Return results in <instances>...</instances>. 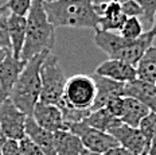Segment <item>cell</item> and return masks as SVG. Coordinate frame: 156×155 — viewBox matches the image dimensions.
I'll return each instance as SVG.
<instances>
[{
	"mask_svg": "<svg viewBox=\"0 0 156 155\" xmlns=\"http://www.w3.org/2000/svg\"><path fill=\"white\" fill-rule=\"evenodd\" d=\"M124 96L139 100L152 112H156V84L136 78L125 84Z\"/></svg>",
	"mask_w": 156,
	"mask_h": 155,
	"instance_id": "obj_15",
	"label": "cell"
},
{
	"mask_svg": "<svg viewBox=\"0 0 156 155\" xmlns=\"http://www.w3.org/2000/svg\"><path fill=\"white\" fill-rule=\"evenodd\" d=\"M154 39H155V35L149 30L145 31L140 38L131 41L124 49L120 50L115 58H117V59H122V61H125V62L136 66L139 63V61L141 59V57L144 56L145 51L152 46Z\"/></svg>",
	"mask_w": 156,
	"mask_h": 155,
	"instance_id": "obj_16",
	"label": "cell"
},
{
	"mask_svg": "<svg viewBox=\"0 0 156 155\" xmlns=\"http://www.w3.org/2000/svg\"><path fill=\"white\" fill-rule=\"evenodd\" d=\"M81 155H104V154H100V153H94V151H89V150H83L82 153H81Z\"/></svg>",
	"mask_w": 156,
	"mask_h": 155,
	"instance_id": "obj_38",
	"label": "cell"
},
{
	"mask_svg": "<svg viewBox=\"0 0 156 155\" xmlns=\"http://www.w3.org/2000/svg\"><path fill=\"white\" fill-rule=\"evenodd\" d=\"M43 4L48 20L55 27L98 30V15L92 0H54Z\"/></svg>",
	"mask_w": 156,
	"mask_h": 155,
	"instance_id": "obj_2",
	"label": "cell"
},
{
	"mask_svg": "<svg viewBox=\"0 0 156 155\" xmlns=\"http://www.w3.org/2000/svg\"><path fill=\"white\" fill-rule=\"evenodd\" d=\"M94 9L98 15V28L101 30L120 31L126 20V16L121 8V2L117 0L94 4Z\"/></svg>",
	"mask_w": 156,
	"mask_h": 155,
	"instance_id": "obj_11",
	"label": "cell"
},
{
	"mask_svg": "<svg viewBox=\"0 0 156 155\" xmlns=\"http://www.w3.org/2000/svg\"><path fill=\"white\" fill-rule=\"evenodd\" d=\"M151 109L141 101L124 96V108H122V114L120 116V120L125 124L131 125V127L139 128L143 119L147 116Z\"/></svg>",
	"mask_w": 156,
	"mask_h": 155,
	"instance_id": "obj_19",
	"label": "cell"
},
{
	"mask_svg": "<svg viewBox=\"0 0 156 155\" xmlns=\"http://www.w3.org/2000/svg\"><path fill=\"white\" fill-rule=\"evenodd\" d=\"M139 130L143 134V136L145 138L148 144H151L152 140L156 139V112H149L141 120Z\"/></svg>",
	"mask_w": 156,
	"mask_h": 155,
	"instance_id": "obj_25",
	"label": "cell"
},
{
	"mask_svg": "<svg viewBox=\"0 0 156 155\" xmlns=\"http://www.w3.org/2000/svg\"><path fill=\"white\" fill-rule=\"evenodd\" d=\"M141 155H144V153H143V154H141Z\"/></svg>",
	"mask_w": 156,
	"mask_h": 155,
	"instance_id": "obj_41",
	"label": "cell"
},
{
	"mask_svg": "<svg viewBox=\"0 0 156 155\" xmlns=\"http://www.w3.org/2000/svg\"><path fill=\"white\" fill-rule=\"evenodd\" d=\"M144 155H156V139L151 142L148 148L144 151Z\"/></svg>",
	"mask_w": 156,
	"mask_h": 155,
	"instance_id": "obj_34",
	"label": "cell"
},
{
	"mask_svg": "<svg viewBox=\"0 0 156 155\" xmlns=\"http://www.w3.org/2000/svg\"><path fill=\"white\" fill-rule=\"evenodd\" d=\"M97 96V85L93 76L76 74L67 78L62 100L80 109H92Z\"/></svg>",
	"mask_w": 156,
	"mask_h": 155,
	"instance_id": "obj_5",
	"label": "cell"
},
{
	"mask_svg": "<svg viewBox=\"0 0 156 155\" xmlns=\"http://www.w3.org/2000/svg\"><path fill=\"white\" fill-rule=\"evenodd\" d=\"M105 108L113 116L120 119V116L122 114V108H124V96H117V97H113L112 100H109V103L106 104Z\"/></svg>",
	"mask_w": 156,
	"mask_h": 155,
	"instance_id": "obj_31",
	"label": "cell"
},
{
	"mask_svg": "<svg viewBox=\"0 0 156 155\" xmlns=\"http://www.w3.org/2000/svg\"><path fill=\"white\" fill-rule=\"evenodd\" d=\"M120 34H121L125 39H129V41L140 38L141 35L144 34V31H143L141 19L137 18V16L126 18L125 23L122 24L121 30H120Z\"/></svg>",
	"mask_w": 156,
	"mask_h": 155,
	"instance_id": "obj_24",
	"label": "cell"
},
{
	"mask_svg": "<svg viewBox=\"0 0 156 155\" xmlns=\"http://www.w3.org/2000/svg\"><path fill=\"white\" fill-rule=\"evenodd\" d=\"M26 65L24 61L18 59L9 53L3 62H0V104L11 97L14 86Z\"/></svg>",
	"mask_w": 156,
	"mask_h": 155,
	"instance_id": "obj_8",
	"label": "cell"
},
{
	"mask_svg": "<svg viewBox=\"0 0 156 155\" xmlns=\"http://www.w3.org/2000/svg\"><path fill=\"white\" fill-rule=\"evenodd\" d=\"M137 78L156 84V47L151 46L136 65Z\"/></svg>",
	"mask_w": 156,
	"mask_h": 155,
	"instance_id": "obj_22",
	"label": "cell"
},
{
	"mask_svg": "<svg viewBox=\"0 0 156 155\" xmlns=\"http://www.w3.org/2000/svg\"><path fill=\"white\" fill-rule=\"evenodd\" d=\"M19 144H20V155H44L43 151L27 136L22 139Z\"/></svg>",
	"mask_w": 156,
	"mask_h": 155,
	"instance_id": "obj_30",
	"label": "cell"
},
{
	"mask_svg": "<svg viewBox=\"0 0 156 155\" xmlns=\"http://www.w3.org/2000/svg\"><path fill=\"white\" fill-rule=\"evenodd\" d=\"M94 45L101 51L106 54L109 58H115L120 50H122L129 43V39H125L121 34H117L115 31L106 30H96L94 34Z\"/></svg>",
	"mask_w": 156,
	"mask_h": 155,
	"instance_id": "obj_17",
	"label": "cell"
},
{
	"mask_svg": "<svg viewBox=\"0 0 156 155\" xmlns=\"http://www.w3.org/2000/svg\"><path fill=\"white\" fill-rule=\"evenodd\" d=\"M109 134L119 142L120 146L128 148L135 155H141L149 146L139 128L131 127V125L125 124L122 121L115 125L109 131Z\"/></svg>",
	"mask_w": 156,
	"mask_h": 155,
	"instance_id": "obj_10",
	"label": "cell"
},
{
	"mask_svg": "<svg viewBox=\"0 0 156 155\" xmlns=\"http://www.w3.org/2000/svg\"><path fill=\"white\" fill-rule=\"evenodd\" d=\"M7 12H9V11L7 9V7H5L4 4H3V5H0V15H3V14H7Z\"/></svg>",
	"mask_w": 156,
	"mask_h": 155,
	"instance_id": "obj_39",
	"label": "cell"
},
{
	"mask_svg": "<svg viewBox=\"0 0 156 155\" xmlns=\"http://www.w3.org/2000/svg\"><path fill=\"white\" fill-rule=\"evenodd\" d=\"M94 73L124 84L131 82L137 78L136 66H133L122 59H117V58H108L106 61L101 62L96 67Z\"/></svg>",
	"mask_w": 156,
	"mask_h": 155,
	"instance_id": "obj_12",
	"label": "cell"
},
{
	"mask_svg": "<svg viewBox=\"0 0 156 155\" xmlns=\"http://www.w3.org/2000/svg\"><path fill=\"white\" fill-rule=\"evenodd\" d=\"M54 138L58 155H81L85 150L81 139L69 130L54 132Z\"/></svg>",
	"mask_w": 156,
	"mask_h": 155,
	"instance_id": "obj_20",
	"label": "cell"
},
{
	"mask_svg": "<svg viewBox=\"0 0 156 155\" xmlns=\"http://www.w3.org/2000/svg\"><path fill=\"white\" fill-rule=\"evenodd\" d=\"M47 54L48 53L39 54L26 62L9 97L20 111L28 116L32 115V111L41 97V66Z\"/></svg>",
	"mask_w": 156,
	"mask_h": 155,
	"instance_id": "obj_3",
	"label": "cell"
},
{
	"mask_svg": "<svg viewBox=\"0 0 156 155\" xmlns=\"http://www.w3.org/2000/svg\"><path fill=\"white\" fill-rule=\"evenodd\" d=\"M58 106L61 108L62 111V115H63V119L67 124L70 123H80V121H83L87 116L90 115V109H80V108H74V106L69 105L67 103H65L63 100H61L58 103Z\"/></svg>",
	"mask_w": 156,
	"mask_h": 155,
	"instance_id": "obj_23",
	"label": "cell"
},
{
	"mask_svg": "<svg viewBox=\"0 0 156 155\" xmlns=\"http://www.w3.org/2000/svg\"><path fill=\"white\" fill-rule=\"evenodd\" d=\"M43 2H46V3H50V2H54V0H43Z\"/></svg>",
	"mask_w": 156,
	"mask_h": 155,
	"instance_id": "obj_40",
	"label": "cell"
},
{
	"mask_svg": "<svg viewBox=\"0 0 156 155\" xmlns=\"http://www.w3.org/2000/svg\"><path fill=\"white\" fill-rule=\"evenodd\" d=\"M8 28H9L12 56L18 58V59H20V54L26 41V33H27V16H20V15L9 12Z\"/></svg>",
	"mask_w": 156,
	"mask_h": 155,
	"instance_id": "obj_18",
	"label": "cell"
},
{
	"mask_svg": "<svg viewBox=\"0 0 156 155\" xmlns=\"http://www.w3.org/2000/svg\"><path fill=\"white\" fill-rule=\"evenodd\" d=\"M32 2L34 0H7L4 5L11 14L20 15V16H27L31 9Z\"/></svg>",
	"mask_w": 156,
	"mask_h": 155,
	"instance_id": "obj_26",
	"label": "cell"
},
{
	"mask_svg": "<svg viewBox=\"0 0 156 155\" xmlns=\"http://www.w3.org/2000/svg\"><path fill=\"white\" fill-rule=\"evenodd\" d=\"M41 81L42 89L39 101L58 105V103L63 97L67 78L58 62V57L53 53L47 54L41 66Z\"/></svg>",
	"mask_w": 156,
	"mask_h": 155,
	"instance_id": "obj_4",
	"label": "cell"
},
{
	"mask_svg": "<svg viewBox=\"0 0 156 155\" xmlns=\"http://www.w3.org/2000/svg\"><path fill=\"white\" fill-rule=\"evenodd\" d=\"M55 26L48 20L43 0H34L27 15V33L20 59H28L43 53H50L55 45Z\"/></svg>",
	"mask_w": 156,
	"mask_h": 155,
	"instance_id": "obj_1",
	"label": "cell"
},
{
	"mask_svg": "<svg viewBox=\"0 0 156 155\" xmlns=\"http://www.w3.org/2000/svg\"><path fill=\"white\" fill-rule=\"evenodd\" d=\"M67 130L76 134L81 139L83 147L89 151L105 154L110 148L119 146V142L110 134L90 127L83 121L70 123V124H67Z\"/></svg>",
	"mask_w": 156,
	"mask_h": 155,
	"instance_id": "obj_6",
	"label": "cell"
},
{
	"mask_svg": "<svg viewBox=\"0 0 156 155\" xmlns=\"http://www.w3.org/2000/svg\"><path fill=\"white\" fill-rule=\"evenodd\" d=\"M8 140V138L4 135V132L2 131V128H0V155H2V151H3V147H4L5 142Z\"/></svg>",
	"mask_w": 156,
	"mask_h": 155,
	"instance_id": "obj_35",
	"label": "cell"
},
{
	"mask_svg": "<svg viewBox=\"0 0 156 155\" xmlns=\"http://www.w3.org/2000/svg\"><path fill=\"white\" fill-rule=\"evenodd\" d=\"M136 2L140 4V7L143 9V19H144V22L151 26L156 14V0H136Z\"/></svg>",
	"mask_w": 156,
	"mask_h": 155,
	"instance_id": "obj_28",
	"label": "cell"
},
{
	"mask_svg": "<svg viewBox=\"0 0 156 155\" xmlns=\"http://www.w3.org/2000/svg\"><path fill=\"white\" fill-rule=\"evenodd\" d=\"M121 8L126 18L131 16L143 18V9L136 0H124V2H121Z\"/></svg>",
	"mask_w": 156,
	"mask_h": 155,
	"instance_id": "obj_29",
	"label": "cell"
},
{
	"mask_svg": "<svg viewBox=\"0 0 156 155\" xmlns=\"http://www.w3.org/2000/svg\"><path fill=\"white\" fill-rule=\"evenodd\" d=\"M26 136L30 138L43 151L44 155H58L54 132L42 128L32 116H27L26 119Z\"/></svg>",
	"mask_w": 156,
	"mask_h": 155,
	"instance_id": "obj_14",
	"label": "cell"
},
{
	"mask_svg": "<svg viewBox=\"0 0 156 155\" xmlns=\"http://www.w3.org/2000/svg\"><path fill=\"white\" fill-rule=\"evenodd\" d=\"M9 53H12V51L8 50V49H4V47L0 46V62H3V61L5 59V57H7Z\"/></svg>",
	"mask_w": 156,
	"mask_h": 155,
	"instance_id": "obj_36",
	"label": "cell"
},
{
	"mask_svg": "<svg viewBox=\"0 0 156 155\" xmlns=\"http://www.w3.org/2000/svg\"><path fill=\"white\" fill-rule=\"evenodd\" d=\"M26 115L23 111L7 99L0 104V128L8 139L20 142L26 138Z\"/></svg>",
	"mask_w": 156,
	"mask_h": 155,
	"instance_id": "obj_7",
	"label": "cell"
},
{
	"mask_svg": "<svg viewBox=\"0 0 156 155\" xmlns=\"http://www.w3.org/2000/svg\"><path fill=\"white\" fill-rule=\"evenodd\" d=\"M31 116L42 128L47 131L57 132L61 130H67V123L63 119L62 111L55 104L38 101Z\"/></svg>",
	"mask_w": 156,
	"mask_h": 155,
	"instance_id": "obj_9",
	"label": "cell"
},
{
	"mask_svg": "<svg viewBox=\"0 0 156 155\" xmlns=\"http://www.w3.org/2000/svg\"><path fill=\"white\" fill-rule=\"evenodd\" d=\"M2 155H20V144L18 140L8 139L3 147Z\"/></svg>",
	"mask_w": 156,
	"mask_h": 155,
	"instance_id": "obj_32",
	"label": "cell"
},
{
	"mask_svg": "<svg viewBox=\"0 0 156 155\" xmlns=\"http://www.w3.org/2000/svg\"><path fill=\"white\" fill-rule=\"evenodd\" d=\"M104 155H135L132 153V151H129L128 148H125V147H122V146H116V147H113V148H110L109 151H106Z\"/></svg>",
	"mask_w": 156,
	"mask_h": 155,
	"instance_id": "obj_33",
	"label": "cell"
},
{
	"mask_svg": "<svg viewBox=\"0 0 156 155\" xmlns=\"http://www.w3.org/2000/svg\"><path fill=\"white\" fill-rule=\"evenodd\" d=\"M149 31H151V33L156 37V14H155V16H154V20H152L151 27H149Z\"/></svg>",
	"mask_w": 156,
	"mask_h": 155,
	"instance_id": "obj_37",
	"label": "cell"
},
{
	"mask_svg": "<svg viewBox=\"0 0 156 155\" xmlns=\"http://www.w3.org/2000/svg\"><path fill=\"white\" fill-rule=\"evenodd\" d=\"M121 121L119 117L113 116L106 108H101V109H97V111H92L90 115L83 120V123H86L87 125L93 128H97L100 131L104 132H108L112 130L115 125H117Z\"/></svg>",
	"mask_w": 156,
	"mask_h": 155,
	"instance_id": "obj_21",
	"label": "cell"
},
{
	"mask_svg": "<svg viewBox=\"0 0 156 155\" xmlns=\"http://www.w3.org/2000/svg\"><path fill=\"white\" fill-rule=\"evenodd\" d=\"M8 12L0 15V46L11 50V39H9V28H8Z\"/></svg>",
	"mask_w": 156,
	"mask_h": 155,
	"instance_id": "obj_27",
	"label": "cell"
},
{
	"mask_svg": "<svg viewBox=\"0 0 156 155\" xmlns=\"http://www.w3.org/2000/svg\"><path fill=\"white\" fill-rule=\"evenodd\" d=\"M93 78L97 85V96L90 111H97V109L105 108L106 104L109 103V100L117 97V96H124V88H125L124 82L115 81V80L100 76L97 73L93 74Z\"/></svg>",
	"mask_w": 156,
	"mask_h": 155,
	"instance_id": "obj_13",
	"label": "cell"
}]
</instances>
